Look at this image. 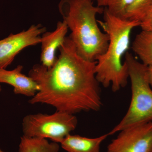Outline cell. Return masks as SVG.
<instances>
[{
	"label": "cell",
	"instance_id": "1",
	"mask_svg": "<svg viewBox=\"0 0 152 152\" xmlns=\"http://www.w3.org/2000/svg\"><path fill=\"white\" fill-rule=\"evenodd\" d=\"M59 50V56L51 68L37 64L29 72L40 87L29 103L46 104L74 115L98 111L102 104L100 84L95 72L96 61L80 56L69 37Z\"/></svg>",
	"mask_w": 152,
	"mask_h": 152
},
{
	"label": "cell",
	"instance_id": "2",
	"mask_svg": "<svg viewBox=\"0 0 152 152\" xmlns=\"http://www.w3.org/2000/svg\"><path fill=\"white\" fill-rule=\"evenodd\" d=\"M103 21L99 24L109 37L108 46L104 53L97 59L96 77L104 87L110 86L113 91H118L127 84L129 71L122 58L129 48L131 34L140 22L115 16L104 9Z\"/></svg>",
	"mask_w": 152,
	"mask_h": 152
},
{
	"label": "cell",
	"instance_id": "3",
	"mask_svg": "<svg viewBox=\"0 0 152 152\" xmlns=\"http://www.w3.org/2000/svg\"><path fill=\"white\" fill-rule=\"evenodd\" d=\"M58 9L77 53L86 60L96 61L108 46L109 36L101 31L96 20L104 8L95 6L92 0H61Z\"/></svg>",
	"mask_w": 152,
	"mask_h": 152
},
{
	"label": "cell",
	"instance_id": "4",
	"mask_svg": "<svg viewBox=\"0 0 152 152\" xmlns=\"http://www.w3.org/2000/svg\"><path fill=\"white\" fill-rule=\"evenodd\" d=\"M124 61L130 80L132 98L122 119L108 133L112 135L131 127L152 121V89L148 76V66L126 53Z\"/></svg>",
	"mask_w": 152,
	"mask_h": 152
},
{
	"label": "cell",
	"instance_id": "5",
	"mask_svg": "<svg viewBox=\"0 0 152 152\" xmlns=\"http://www.w3.org/2000/svg\"><path fill=\"white\" fill-rule=\"evenodd\" d=\"M74 114L57 111L52 114L37 113L27 115L23 118V135L29 137L49 139L61 144L75 130L77 125Z\"/></svg>",
	"mask_w": 152,
	"mask_h": 152
},
{
	"label": "cell",
	"instance_id": "6",
	"mask_svg": "<svg viewBox=\"0 0 152 152\" xmlns=\"http://www.w3.org/2000/svg\"><path fill=\"white\" fill-rule=\"evenodd\" d=\"M107 152H151L152 121L120 131Z\"/></svg>",
	"mask_w": 152,
	"mask_h": 152
},
{
	"label": "cell",
	"instance_id": "7",
	"mask_svg": "<svg viewBox=\"0 0 152 152\" xmlns=\"http://www.w3.org/2000/svg\"><path fill=\"white\" fill-rule=\"evenodd\" d=\"M46 28L41 24L32 25L28 30L0 40V69H6L23 49L41 43V37Z\"/></svg>",
	"mask_w": 152,
	"mask_h": 152
},
{
	"label": "cell",
	"instance_id": "8",
	"mask_svg": "<svg viewBox=\"0 0 152 152\" xmlns=\"http://www.w3.org/2000/svg\"><path fill=\"white\" fill-rule=\"evenodd\" d=\"M68 30L67 26L64 22L59 21L57 23L55 31H46L42 35L41 64L47 69H50L54 64L57 58L56 56V51L64 42Z\"/></svg>",
	"mask_w": 152,
	"mask_h": 152
},
{
	"label": "cell",
	"instance_id": "9",
	"mask_svg": "<svg viewBox=\"0 0 152 152\" xmlns=\"http://www.w3.org/2000/svg\"><path fill=\"white\" fill-rule=\"evenodd\" d=\"M23 66H17L12 70L0 69V83L7 84L14 88V94L33 97L40 89L37 83L22 73Z\"/></svg>",
	"mask_w": 152,
	"mask_h": 152
},
{
	"label": "cell",
	"instance_id": "10",
	"mask_svg": "<svg viewBox=\"0 0 152 152\" xmlns=\"http://www.w3.org/2000/svg\"><path fill=\"white\" fill-rule=\"evenodd\" d=\"M108 134L91 138L78 135H69L61 143L68 152H100L101 144L109 137Z\"/></svg>",
	"mask_w": 152,
	"mask_h": 152
},
{
	"label": "cell",
	"instance_id": "11",
	"mask_svg": "<svg viewBox=\"0 0 152 152\" xmlns=\"http://www.w3.org/2000/svg\"><path fill=\"white\" fill-rule=\"evenodd\" d=\"M132 49L142 63L152 66V31L142 30L133 41Z\"/></svg>",
	"mask_w": 152,
	"mask_h": 152
},
{
	"label": "cell",
	"instance_id": "12",
	"mask_svg": "<svg viewBox=\"0 0 152 152\" xmlns=\"http://www.w3.org/2000/svg\"><path fill=\"white\" fill-rule=\"evenodd\" d=\"M58 143L50 142L46 139L29 137L23 135L19 145V152H58Z\"/></svg>",
	"mask_w": 152,
	"mask_h": 152
},
{
	"label": "cell",
	"instance_id": "13",
	"mask_svg": "<svg viewBox=\"0 0 152 152\" xmlns=\"http://www.w3.org/2000/svg\"><path fill=\"white\" fill-rule=\"evenodd\" d=\"M152 4V0H134L126 11L124 18L140 22Z\"/></svg>",
	"mask_w": 152,
	"mask_h": 152
},
{
	"label": "cell",
	"instance_id": "14",
	"mask_svg": "<svg viewBox=\"0 0 152 152\" xmlns=\"http://www.w3.org/2000/svg\"><path fill=\"white\" fill-rule=\"evenodd\" d=\"M133 1L134 0H112L106 8L112 15L124 18L126 10Z\"/></svg>",
	"mask_w": 152,
	"mask_h": 152
},
{
	"label": "cell",
	"instance_id": "15",
	"mask_svg": "<svg viewBox=\"0 0 152 152\" xmlns=\"http://www.w3.org/2000/svg\"><path fill=\"white\" fill-rule=\"evenodd\" d=\"M142 30L152 31V4L140 21Z\"/></svg>",
	"mask_w": 152,
	"mask_h": 152
},
{
	"label": "cell",
	"instance_id": "16",
	"mask_svg": "<svg viewBox=\"0 0 152 152\" xmlns=\"http://www.w3.org/2000/svg\"><path fill=\"white\" fill-rule=\"evenodd\" d=\"M97 3L98 7H107L111 1L112 0H95Z\"/></svg>",
	"mask_w": 152,
	"mask_h": 152
},
{
	"label": "cell",
	"instance_id": "17",
	"mask_svg": "<svg viewBox=\"0 0 152 152\" xmlns=\"http://www.w3.org/2000/svg\"><path fill=\"white\" fill-rule=\"evenodd\" d=\"M148 76L150 85L152 88V66L148 67Z\"/></svg>",
	"mask_w": 152,
	"mask_h": 152
},
{
	"label": "cell",
	"instance_id": "18",
	"mask_svg": "<svg viewBox=\"0 0 152 152\" xmlns=\"http://www.w3.org/2000/svg\"><path fill=\"white\" fill-rule=\"evenodd\" d=\"M0 152H4L1 149V148H0Z\"/></svg>",
	"mask_w": 152,
	"mask_h": 152
},
{
	"label": "cell",
	"instance_id": "19",
	"mask_svg": "<svg viewBox=\"0 0 152 152\" xmlns=\"http://www.w3.org/2000/svg\"><path fill=\"white\" fill-rule=\"evenodd\" d=\"M1 85H0V92H1Z\"/></svg>",
	"mask_w": 152,
	"mask_h": 152
},
{
	"label": "cell",
	"instance_id": "20",
	"mask_svg": "<svg viewBox=\"0 0 152 152\" xmlns=\"http://www.w3.org/2000/svg\"></svg>",
	"mask_w": 152,
	"mask_h": 152
}]
</instances>
